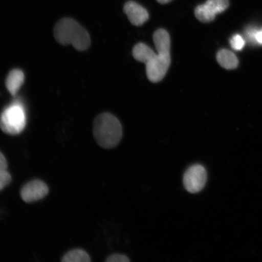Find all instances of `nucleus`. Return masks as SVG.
I'll return each instance as SVG.
<instances>
[{
    "instance_id": "nucleus-1",
    "label": "nucleus",
    "mask_w": 262,
    "mask_h": 262,
    "mask_svg": "<svg viewBox=\"0 0 262 262\" xmlns=\"http://www.w3.org/2000/svg\"><path fill=\"white\" fill-rule=\"evenodd\" d=\"M155 47L157 54L142 42L136 45L133 51L134 58L145 64L147 77L153 83H157L165 77L171 63V45L159 43Z\"/></svg>"
},
{
    "instance_id": "nucleus-2",
    "label": "nucleus",
    "mask_w": 262,
    "mask_h": 262,
    "mask_svg": "<svg viewBox=\"0 0 262 262\" xmlns=\"http://www.w3.org/2000/svg\"><path fill=\"white\" fill-rule=\"evenodd\" d=\"M54 36L59 44L72 45L78 51H84L90 47L89 33L75 19L64 18L58 21L54 28Z\"/></svg>"
},
{
    "instance_id": "nucleus-3",
    "label": "nucleus",
    "mask_w": 262,
    "mask_h": 262,
    "mask_svg": "<svg viewBox=\"0 0 262 262\" xmlns=\"http://www.w3.org/2000/svg\"><path fill=\"white\" fill-rule=\"evenodd\" d=\"M93 134L98 145L104 149L113 148L122 140V124L113 115L101 114L94 120Z\"/></svg>"
},
{
    "instance_id": "nucleus-4",
    "label": "nucleus",
    "mask_w": 262,
    "mask_h": 262,
    "mask_svg": "<svg viewBox=\"0 0 262 262\" xmlns=\"http://www.w3.org/2000/svg\"><path fill=\"white\" fill-rule=\"evenodd\" d=\"M26 124L25 108L18 101L5 108L0 115V128L9 135L20 134L25 129Z\"/></svg>"
},
{
    "instance_id": "nucleus-5",
    "label": "nucleus",
    "mask_w": 262,
    "mask_h": 262,
    "mask_svg": "<svg viewBox=\"0 0 262 262\" xmlns=\"http://www.w3.org/2000/svg\"><path fill=\"white\" fill-rule=\"evenodd\" d=\"M207 172L204 166L194 165L186 170L183 176V185L186 191L195 194L201 191L207 182Z\"/></svg>"
},
{
    "instance_id": "nucleus-6",
    "label": "nucleus",
    "mask_w": 262,
    "mask_h": 262,
    "mask_svg": "<svg viewBox=\"0 0 262 262\" xmlns=\"http://www.w3.org/2000/svg\"><path fill=\"white\" fill-rule=\"evenodd\" d=\"M229 5V0H206L204 4L195 8V15L200 21L211 22L214 20L216 15L224 12Z\"/></svg>"
},
{
    "instance_id": "nucleus-7",
    "label": "nucleus",
    "mask_w": 262,
    "mask_h": 262,
    "mask_svg": "<svg viewBox=\"0 0 262 262\" xmlns=\"http://www.w3.org/2000/svg\"><path fill=\"white\" fill-rule=\"evenodd\" d=\"M49 188L47 184L41 180H33L26 184L21 189V196L26 203L40 201L47 196Z\"/></svg>"
},
{
    "instance_id": "nucleus-8",
    "label": "nucleus",
    "mask_w": 262,
    "mask_h": 262,
    "mask_svg": "<svg viewBox=\"0 0 262 262\" xmlns=\"http://www.w3.org/2000/svg\"><path fill=\"white\" fill-rule=\"evenodd\" d=\"M123 11L129 21L134 26H142L148 20V12L136 2H127L124 6Z\"/></svg>"
},
{
    "instance_id": "nucleus-9",
    "label": "nucleus",
    "mask_w": 262,
    "mask_h": 262,
    "mask_svg": "<svg viewBox=\"0 0 262 262\" xmlns=\"http://www.w3.org/2000/svg\"><path fill=\"white\" fill-rule=\"evenodd\" d=\"M24 81L25 74L21 70L15 69L10 72L6 78V86L12 96H15L17 94Z\"/></svg>"
},
{
    "instance_id": "nucleus-10",
    "label": "nucleus",
    "mask_w": 262,
    "mask_h": 262,
    "mask_svg": "<svg viewBox=\"0 0 262 262\" xmlns=\"http://www.w3.org/2000/svg\"><path fill=\"white\" fill-rule=\"evenodd\" d=\"M217 60L222 67L227 70H233L237 67L238 64L235 55L227 49H222L218 52Z\"/></svg>"
},
{
    "instance_id": "nucleus-11",
    "label": "nucleus",
    "mask_w": 262,
    "mask_h": 262,
    "mask_svg": "<svg viewBox=\"0 0 262 262\" xmlns=\"http://www.w3.org/2000/svg\"><path fill=\"white\" fill-rule=\"evenodd\" d=\"M63 262H90L91 258L86 251L80 249L69 251L62 258Z\"/></svg>"
},
{
    "instance_id": "nucleus-12",
    "label": "nucleus",
    "mask_w": 262,
    "mask_h": 262,
    "mask_svg": "<svg viewBox=\"0 0 262 262\" xmlns=\"http://www.w3.org/2000/svg\"><path fill=\"white\" fill-rule=\"evenodd\" d=\"M12 177L6 169H0V191L11 182Z\"/></svg>"
},
{
    "instance_id": "nucleus-13",
    "label": "nucleus",
    "mask_w": 262,
    "mask_h": 262,
    "mask_svg": "<svg viewBox=\"0 0 262 262\" xmlns=\"http://www.w3.org/2000/svg\"><path fill=\"white\" fill-rule=\"evenodd\" d=\"M230 43L231 47L235 50L240 51L244 47L245 41L240 35L236 34L231 39Z\"/></svg>"
},
{
    "instance_id": "nucleus-14",
    "label": "nucleus",
    "mask_w": 262,
    "mask_h": 262,
    "mask_svg": "<svg viewBox=\"0 0 262 262\" xmlns=\"http://www.w3.org/2000/svg\"><path fill=\"white\" fill-rule=\"evenodd\" d=\"M106 262H129L130 260L126 255L120 254H113L110 255L106 260Z\"/></svg>"
},
{
    "instance_id": "nucleus-15",
    "label": "nucleus",
    "mask_w": 262,
    "mask_h": 262,
    "mask_svg": "<svg viewBox=\"0 0 262 262\" xmlns=\"http://www.w3.org/2000/svg\"><path fill=\"white\" fill-rule=\"evenodd\" d=\"M8 162L4 155L0 152V169H7Z\"/></svg>"
},
{
    "instance_id": "nucleus-16",
    "label": "nucleus",
    "mask_w": 262,
    "mask_h": 262,
    "mask_svg": "<svg viewBox=\"0 0 262 262\" xmlns=\"http://www.w3.org/2000/svg\"><path fill=\"white\" fill-rule=\"evenodd\" d=\"M255 40L262 44V30L256 31L255 33Z\"/></svg>"
},
{
    "instance_id": "nucleus-17",
    "label": "nucleus",
    "mask_w": 262,
    "mask_h": 262,
    "mask_svg": "<svg viewBox=\"0 0 262 262\" xmlns=\"http://www.w3.org/2000/svg\"><path fill=\"white\" fill-rule=\"evenodd\" d=\"M157 2L159 3L160 4L165 5L168 3L171 2L172 0H157Z\"/></svg>"
}]
</instances>
